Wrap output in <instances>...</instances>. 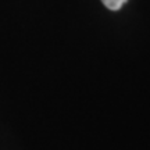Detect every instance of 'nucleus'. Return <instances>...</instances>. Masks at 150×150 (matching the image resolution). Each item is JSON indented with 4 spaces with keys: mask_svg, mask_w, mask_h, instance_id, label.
Returning a JSON list of instances; mask_svg holds the SVG:
<instances>
[{
    "mask_svg": "<svg viewBox=\"0 0 150 150\" xmlns=\"http://www.w3.org/2000/svg\"><path fill=\"white\" fill-rule=\"evenodd\" d=\"M127 1H128V0H102V3L106 6V8H108V10H111V11L121 10V7H122Z\"/></svg>",
    "mask_w": 150,
    "mask_h": 150,
    "instance_id": "obj_1",
    "label": "nucleus"
}]
</instances>
